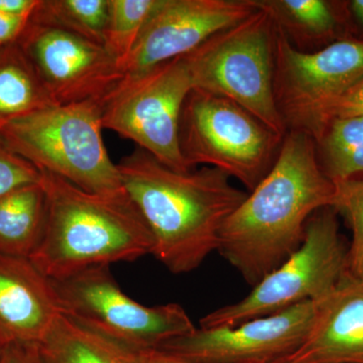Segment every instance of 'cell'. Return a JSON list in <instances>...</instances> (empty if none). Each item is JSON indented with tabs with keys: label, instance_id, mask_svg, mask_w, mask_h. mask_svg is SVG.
<instances>
[{
	"label": "cell",
	"instance_id": "obj_1",
	"mask_svg": "<svg viewBox=\"0 0 363 363\" xmlns=\"http://www.w3.org/2000/svg\"><path fill=\"white\" fill-rule=\"evenodd\" d=\"M335 185L307 133L286 131L274 166L227 218L217 252L255 286L293 255L313 214L333 203Z\"/></svg>",
	"mask_w": 363,
	"mask_h": 363
},
{
	"label": "cell",
	"instance_id": "obj_2",
	"mask_svg": "<svg viewBox=\"0 0 363 363\" xmlns=\"http://www.w3.org/2000/svg\"><path fill=\"white\" fill-rule=\"evenodd\" d=\"M124 190L149 226L152 255L173 274L201 266L247 193L212 167L177 172L140 147L119 164Z\"/></svg>",
	"mask_w": 363,
	"mask_h": 363
},
{
	"label": "cell",
	"instance_id": "obj_3",
	"mask_svg": "<svg viewBox=\"0 0 363 363\" xmlns=\"http://www.w3.org/2000/svg\"><path fill=\"white\" fill-rule=\"evenodd\" d=\"M40 172L47 221L30 259L47 278L65 279L89 267L152 255V233L128 194H95Z\"/></svg>",
	"mask_w": 363,
	"mask_h": 363
},
{
	"label": "cell",
	"instance_id": "obj_4",
	"mask_svg": "<svg viewBox=\"0 0 363 363\" xmlns=\"http://www.w3.org/2000/svg\"><path fill=\"white\" fill-rule=\"evenodd\" d=\"M104 100L54 104L0 126L14 152L39 171L105 196L125 195L118 167L105 147Z\"/></svg>",
	"mask_w": 363,
	"mask_h": 363
},
{
	"label": "cell",
	"instance_id": "obj_5",
	"mask_svg": "<svg viewBox=\"0 0 363 363\" xmlns=\"http://www.w3.org/2000/svg\"><path fill=\"white\" fill-rule=\"evenodd\" d=\"M276 35L271 14L257 7L184 57L194 89L235 102L284 138L288 130L274 97Z\"/></svg>",
	"mask_w": 363,
	"mask_h": 363
},
{
	"label": "cell",
	"instance_id": "obj_6",
	"mask_svg": "<svg viewBox=\"0 0 363 363\" xmlns=\"http://www.w3.org/2000/svg\"><path fill=\"white\" fill-rule=\"evenodd\" d=\"M283 138L240 105L205 91H191L182 109L180 147L187 168L219 169L250 192L274 166Z\"/></svg>",
	"mask_w": 363,
	"mask_h": 363
},
{
	"label": "cell",
	"instance_id": "obj_7",
	"mask_svg": "<svg viewBox=\"0 0 363 363\" xmlns=\"http://www.w3.org/2000/svg\"><path fill=\"white\" fill-rule=\"evenodd\" d=\"M348 247L339 233L337 212L325 207L307 222L301 247L267 274L235 304L200 320V328H233L284 311L307 301H320L335 290L347 272Z\"/></svg>",
	"mask_w": 363,
	"mask_h": 363
},
{
	"label": "cell",
	"instance_id": "obj_8",
	"mask_svg": "<svg viewBox=\"0 0 363 363\" xmlns=\"http://www.w3.org/2000/svg\"><path fill=\"white\" fill-rule=\"evenodd\" d=\"M51 281L64 314L135 352L159 350L196 329L180 305L147 307L128 297L109 266Z\"/></svg>",
	"mask_w": 363,
	"mask_h": 363
},
{
	"label": "cell",
	"instance_id": "obj_9",
	"mask_svg": "<svg viewBox=\"0 0 363 363\" xmlns=\"http://www.w3.org/2000/svg\"><path fill=\"white\" fill-rule=\"evenodd\" d=\"M194 89L185 57L121 83L104 99L106 130L135 143L164 166L191 171L180 147L182 109Z\"/></svg>",
	"mask_w": 363,
	"mask_h": 363
},
{
	"label": "cell",
	"instance_id": "obj_10",
	"mask_svg": "<svg viewBox=\"0 0 363 363\" xmlns=\"http://www.w3.org/2000/svg\"><path fill=\"white\" fill-rule=\"evenodd\" d=\"M362 79V40H338L304 52L277 26L274 97L286 130L308 135L318 111Z\"/></svg>",
	"mask_w": 363,
	"mask_h": 363
},
{
	"label": "cell",
	"instance_id": "obj_11",
	"mask_svg": "<svg viewBox=\"0 0 363 363\" xmlns=\"http://www.w3.org/2000/svg\"><path fill=\"white\" fill-rule=\"evenodd\" d=\"M18 43L55 104L104 100L121 82L104 45L33 16Z\"/></svg>",
	"mask_w": 363,
	"mask_h": 363
},
{
	"label": "cell",
	"instance_id": "obj_12",
	"mask_svg": "<svg viewBox=\"0 0 363 363\" xmlns=\"http://www.w3.org/2000/svg\"><path fill=\"white\" fill-rule=\"evenodd\" d=\"M316 313L307 301L233 328H196L157 350L196 363H281L304 344Z\"/></svg>",
	"mask_w": 363,
	"mask_h": 363
},
{
	"label": "cell",
	"instance_id": "obj_13",
	"mask_svg": "<svg viewBox=\"0 0 363 363\" xmlns=\"http://www.w3.org/2000/svg\"><path fill=\"white\" fill-rule=\"evenodd\" d=\"M255 11L252 0H161L119 67V84L194 51Z\"/></svg>",
	"mask_w": 363,
	"mask_h": 363
},
{
	"label": "cell",
	"instance_id": "obj_14",
	"mask_svg": "<svg viewBox=\"0 0 363 363\" xmlns=\"http://www.w3.org/2000/svg\"><path fill=\"white\" fill-rule=\"evenodd\" d=\"M63 314L51 279L28 257L0 253V338L39 344Z\"/></svg>",
	"mask_w": 363,
	"mask_h": 363
},
{
	"label": "cell",
	"instance_id": "obj_15",
	"mask_svg": "<svg viewBox=\"0 0 363 363\" xmlns=\"http://www.w3.org/2000/svg\"><path fill=\"white\" fill-rule=\"evenodd\" d=\"M363 363V279L343 277L317 301L304 344L281 363Z\"/></svg>",
	"mask_w": 363,
	"mask_h": 363
},
{
	"label": "cell",
	"instance_id": "obj_16",
	"mask_svg": "<svg viewBox=\"0 0 363 363\" xmlns=\"http://www.w3.org/2000/svg\"><path fill=\"white\" fill-rule=\"evenodd\" d=\"M38 347L43 363H138V352L64 313Z\"/></svg>",
	"mask_w": 363,
	"mask_h": 363
},
{
	"label": "cell",
	"instance_id": "obj_17",
	"mask_svg": "<svg viewBox=\"0 0 363 363\" xmlns=\"http://www.w3.org/2000/svg\"><path fill=\"white\" fill-rule=\"evenodd\" d=\"M271 14L279 30L300 52L321 50L331 42L340 26L333 2L325 0H252Z\"/></svg>",
	"mask_w": 363,
	"mask_h": 363
},
{
	"label": "cell",
	"instance_id": "obj_18",
	"mask_svg": "<svg viewBox=\"0 0 363 363\" xmlns=\"http://www.w3.org/2000/svg\"><path fill=\"white\" fill-rule=\"evenodd\" d=\"M47 221L40 181L0 195V253L28 257L39 247Z\"/></svg>",
	"mask_w": 363,
	"mask_h": 363
},
{
	"label": "cell",
	"instance_id": "obj_19",
	"mask_svg": "<svg viewBox=\"0 0 363 363\" xmlns=\"http://www.w3.org/2000/svg\"><path fill=\"white\" fill-rule=\"evenodd\" d=\"M54 104L20 44L0 47V126Z\"/></svg>",
	"mask_w": 363,
	"mask_h": 363
},
{
	"label": "cell",
	"instance_id": "obj_20",
	"mask_svg": "<svg viewBox=\"0 0 363 363\" xmlns=\"http://www.w3.org/2000/svg\"><path fill=\"white\" fill-rule=\"evenodd\" d=\"M108 0H40L33 18L104 45Z\"/></svg>",
	"mask_w": 363,
	"mask_h": 363
},
{
	"label": "cell",
	"instance_id": "obj_21",
	"mask_svg": "<svg viewBox=\"0 0 363 363\" xmlns=\"http://www.w3.org/2000/svg\"><path fill=\"white\" fill-rule=\"evenodd\" d=\"M160 1L161 0H108L104 48L116 60L119 67L130 56Z\"/></svg>",
	"mask_w": 363,
	"mask_h": 363
},
{
	"label": "cell",
	"instance_id": "obj_22",
	"mask_svg": "<svg viewBox=\"0 0 363 363\" xmlns=\"http://www.w3.org/2000/svg\"><path fill=\"white\" fill-rule=\"evenodd\" d=\"M332 206L350 224L352 241L348 247V276L363 279V179L334 183Z\"/></svg>",
	"mask_w": 363,
	"mask_h": 363
},
{
	"label": "cell",
	"instance_id": "obj_23",
	"mask_svg": "<svg viewBox=\"0 0 363 363\" xmlns=\"http://www.w3.org/2000/svg\"><path fill=\"white\" fill-rule=\"evenodd\" d=\"M315 143L319 162L362 149L363 116L334 119Z\"/></svg>",
	"mask_w": 363,
	"mask_h": 363
},
{
	"label": "cell",
	"instance_id": "obj_24",
	"mask_svg": "<svg viewBox=\"0 0 363 363\" xmlns=\"http://www.w3.org/2000/svg\"><path fill=\"white\" fill-rule=\"evenodd\" d=\"M357 116H363V79L318 111L308 135L316 142L330 121Z\"/></svg>",
	"mask_w": 363,
	"mask_h": 363
},
{
	"label": "cell",
	"instance_id": "obj_25",
	"mask_svg": "<svg viewBox=\"0 0 363 363\" xmlns=\"http://www.w3.org/2000/svg\"><path fill=\"white\" fill-rule=\"evenodd\" d=\"M40 172L4 142L0 135V195L21 186L39 183Z\"/></svg>",
	"mask_w": 363,
	"mask_h": 363
},
{
	"label": "cell",
	"instance_id": "obj_26",
	"mask_svg": "<svg viewBox=\"0 0 363 363\" xmlns=\"http://www.w3.org/2000/svg\"><path fill=\"white\" fill-rule=\"evenodd\" d=\"M0 363H43L38 344L11 343L4 347Z\"/></svg>",
	"mask_w": 363,
	"mask_h": 363
},
{
	"label": "cell",
	"instance_id": "obj_27",
	"mask_svg": "<svg viewBox=\"0 0 363 363\" xmlns=\"http://www.w3.org/2000/svg\"><path fill=\"white\" fill-rule=\"evenodd\" d=\"M32 16H18L0 11V47L18 42Z\"/></svg>",
	"mask_w": 363,
	"mask_h": 363
},
{
	"label": "cell",
	"instance_id": "obj_28",
	"mask_svg": "<svg viewBox=\"0 0 363 363\" xmlns=\"http://www.w3.org/2000/svg\"><path fill=\"white\" fill-rule=\"evenodd\" d=\"M40 0H0V11L18 16H32Z\"/></svg>",
	"mask_w": 363,
	"mask_h": 363
},
{
	"label": "cell",
	"instance_id": "obj_29",
	"mask_svg": "<svg viewBox=\"0 0 363 363\" xmlns=\"http://www.w3.org/2000/svg\"><path fill=\"white\" fill-rule=\"evenodd\" d=\"M138 363H196L174 357L161 350H147L138 353Z\"/></svg>",
	"mask_w": 363,
	"mask_h": 363
},
{
	"label": "cell",
	"instance_id": "obj_30",
	"mask_svg": "<svg viewBox=\"0 0 363 363\" xmlns=\"http://www.w3.org/2000/svg\"><path fill=\"white\" fill-rule=\"evenodd\" d=\"M350 9L357 25L363 28V0H353L350 4Z\"/></svg>",
	"mask_w": 363,
	"mask_h": 363
},
{
	"label": "cell",
	"instance_id": "obj_31",
	"mask_svg": "<svg viewBox=\"0 0 363 363\" xmlns=\"http://www.w3.org/2000/svg\"><path fill=\"white\" fill-rule=\"evenodd\" d=\"M4 347H6V345H4V343L2 342L1 338H0V357H1L2 351H4Z\"/></svg>",
	"mask_w": 363,
	"mask_h": 363
},
{
	"label": "cell",
	"instance_id": "obj_32",
	"mask_svg": "<svg viewBox=\"0 0 363 363\" xmlns=\"http://www.w3.org/2000/svg\"><path fill=\"white\" fill-rule=\"evenodd\" d=\"M286 363V362H285Z\"/></svg>",
	"mask_w": 363,
	"mask_h": 363
}]
</instances>
